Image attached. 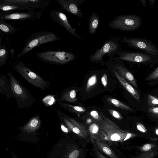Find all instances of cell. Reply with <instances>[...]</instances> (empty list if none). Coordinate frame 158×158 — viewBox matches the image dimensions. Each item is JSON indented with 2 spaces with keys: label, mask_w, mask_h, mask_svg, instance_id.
Segmentation results:
<instances>
[{
  "label": "cell",
  "mask_w": 158,
  "mask_h": 158,
  "mask_svg": "<svg viewBox=\"0 0 158 158\" xmlns=\"http://www.w3.org/2000/svg\"><path fill=\"white\" fill-rule=\"evenodd\" d=\"M102 119L99 121L98 126L105 139L110 142L123 141L128 132L121 130L115 123L104 115H102Z\"/></svg>",
  "instance_id": "cell-1"
},
{
  "label": "cell",
  "mask_w": 158,
  "mask_h": 158,
  "mask_svg": "<svg viewBox=\"0 0 158 158\" xmlns=\"http://www.w3.org/2000/svg\"><path fill=\"white\" fill-rule=\"evenodd\" d=\"M142 24L141 17L136 15H121L117 16L108 24L112 29L123 31H131L138 29Z\"/></svg>",
  "instance_id": "cell-2"
},
{
  "label": "cell",
  "mask_w": 158,
  "mask_h": 158,
  "mask_svg": "<svg viewBox=\"0 0 158 158\" xmlns=\"http://www.w3.org/2000/svg\"><path fill=\"white\" fill-rule=\"evenodd\" d=\"M61 38L52 32L47 31L35 33L27 40L22 52L17 56V58L25 55L35 47L43 44L60 40Z\"/></svg>",
  "instance_id": "cell-3"
},
{
  "label": "cell",
  "mask_w": 158,
  "mask_h": 158,
  "mask_svg": "<svg viewBox=\"0 0 158 158\" xmlns=\"http://www.w3.org/2000/svg\"><path fill=\"white\" fill-rule=\"evenodd\" d=\"M36 55L44 62L58 64H66L75 60L77 57L75 55L71 52L55 50L39 52Z\"/></svg>",
  "instance_id": "cell-4"
},
{
  "label": "cell",
  "mask_w": 158,
  "mask_h": 158,
  "mask_svg": "<svg viewBox=\"0 0 158 158\" xmlns=\"http://www.w3.org/2000/svg\"><path fill=\"white\" fill-rule=\"evenodd\" d=\"M121 45L117 40L112 39L106 40L99 49H97L93 54L90 55L89 59L93 63H103V57L107 55L109 58H113L121 51Z\"/></svg>",
  "instance_id": "cell-5"
},
{
  "label": "cell",
  "mask_w": 158,
  "mask_h": 158,
  "mask_svg": "<svg viewBox=\"0 0 158 158\" xmlns=\"http://www.w3.org/2000/svg\"><path fill=\"white\" fill-rule=\"evenodd\" d=\"M14 69L29 83L36 87L44 90L49 85L48 82L44 80L20 61H17Z\"/></svg>",
  "instance_id": "cell-6"
},
{
  "label": "cell",
  "mask_w": 158,
  "mask_h": 158,
  "mask_svg": "<svg viewBox=\"0 0 158 158\" xmlns=\"http://www.w3.org/2000/svg\"><path fill=\"white\" fill-rule=\"evenodd\" d=\"M121 42L126 43L129 47L158 56V48L146 39L124 37L121 40Z\"/></svg>",
  "instance_id": "cell-7"
},
{
  "label": "cell",
  "mask_w": 158,
  "mask_h": 158,
  "mask_svg": "<svg viewBox=\"0 0 158 158\" xmlns=\"http://www.w3.org/2000/svg\"><path fill=\"white\" fill-rule=\"evenodd\" d=\"M117 54L118 56L109 58V61L118 60L134 63H144L149 61L152 59L150 55L140 52H131L121 50Z\"/></svg>",
  "instance_id": "cell-8"
},
{
  "label": "cell",
  "mask_w": 158,
  "mask_h": 158,
  "mask_svg": "<svg viewBox=\"0 0 158 158\" xmlns=\"http://www.w3.org/2000/svg\"><path fill=\"white\" fill-rule=\"evenodd\" d=\"M41 11L36 10L24 12H6L0 13V20H35L41 15Z\"/></svg>",
  "instance_id": "cell-9"
},
{
  "label": "cell",
  "mask_w": 158,
  "mask_h": 158,
  "mask_svg": "<svg viewBox=\"0 0 158 158\" xmlns=\"http://www.w3.org/2000/svg\"><path fill=\"white\" fill-rule=\"evenodd\" d=\"M50 16L52 19L61 25L68 32L75 37L83 40L75 32V29L69 23L66 15L62 12L56 10L50 11Z\"/></svg>",
  "instance_id": "cell-10"
},
{
  "label": "cell",
  "mask_w": 158,
  "mask_h": 158,
  "mask_svg": "<svg viewBox=\"0 0 158 158\" xmlns=\"http://www.w3.org/2000/svg\"><path fill=\"white\" fill-rule=\"evenodd\" d=\"M86 0H57L61 8L67 12L81 18L83 15L80 6Z\"/></svg>",
  "instance_id": "cell-11"
},
{
  "label": "cell",
  "mask_w": 158,
  "mask_h": 158,
  "mask_svg": "<svg viewBox=\"0 0 158 158\" xmlns=\"http://www.w3.org/2000/svg\"><path fill=\"white\" fill-rule=\"evenodd\" d=\"M8 74L13 93L18 100L23 102H25L29 98L26 90L11 73H8Z\"/></svg>",
  "instance_id": "cell-12"
},
{
  "label": "cell",
  "mask_w": 158,
  "mask_h": 158,
  "mask_svg": "<svg viewBox=\"0 0 158 158\" xmlns=\"http://www.w3.org/2000/svg\"><path fill=\"white\" fill-rule=\"evenodd\" d=\"M64 121L70 131L81 138L85 139L87 137L88 131L81 123L71 118H65Z\"/></svg>",
  "instance_id": "cell-13"
},
{
  "label": "cell",
  "mask_w": 158,
  "mask_h": 158,
  "mask_svg": "<svg viewBox=\"0 0 158 158\" xmlns=\"http://www.w3.org/2000/svg\"><path fill=\"white\" fill-rule=\"evenodd\" d=\"M9 3L23 5L33 10L44 9L49 4L50 0H5Z\"/></svg>",
  "instance_id": "cell-14"
},
{
  "label": "cell",
  "mask_w": 158,
  "mask_h": 158,
  "mask_svg": "<svg viewBox=\"0 0 158 158\" xmlns=\"http://www.w3.org/2000/svg\"><path fill=\"white\" fill-rule=\"evenodd\" d=\"M114 61L115 62L113 67L125 80L135 87L138 88V85L133 75L124 66L118 64L117 61Z\"/></svg>",
  "instance_id": "cell-15"
},
{
  "label": "cell",
  "mask_w": 158,
  "mask_h": 158,
  "mask_svg": "<svg viewBox=\"0 0 158 158\" xmlns=\"http://www.w3.org/2000/svg\"><path fill=\"white\" fill-rule=\"evenodd\" d=\"M91 138L95 148L110 158H117L112 150L102 139L96 137H91Z\"/></svg>",
  "instance_id": "cell-16"
},
{
  "label": "cell",
  "mask_w": 158,
  "mask_h": 158,
  "mask_svg": "<svg viewBox=\"0 0 158 158\" xmlns=\"http://www.w3.org/2000/svg\"><path fill=\"white\" fill-rule=\"evenodd\" d=\"M112 71L121 85L138 102L140 101V96L137 91L127 81L125 80L113 67Z\"/></svg>",
  "instance_id": "cell-17"
},
{
  "label": "cell",
  "mask_w": 158,
  "mask_h": 158,
  "mask_svg": "<svg viewBox=\"0 0 158 158\" xmlns=\"http://www.w3.org/2000/svg\"><path fill=\"white\" fill-rule=\"evenodd\" d=\"M0 10L1 13L10 12L18 10L33 11L23 5L9 3L5 0H0Z\"/></svg>",
  "instance_id": "cell-18"
},
{
  "label": "cell",
  "mask_w": 158,
  "mask_h": 158,
  "mask_svg": "<svg viewBox=\"0 0 158 158\" xmlns=\"http://www.w3.org/2000/svg\"><path fill=\"white\" fill-rule=\"evenodd\" d=\"M41 123L40 117L36 115L31 118L28 123L21 128V130L27 133L31 134L40 128Z\"/></svg>",
  "instance_id": "cell-19"
},
{
  "label": "cell",
  "mask_w": 158,
  "mask_h": 158,
  "mask_svg": "<svg viewBox=\"0 0 158 158\" xmlns=\"http://www.w3.org/2000/svg\"><path fill=\"white\" fill-rule=\"evenodd\" d=\"M99 22V17L95 12L91 14L88 24L89 33L93 35L95 34L98 28Z\"/></svg>",
  "instance_id": "cell-20"
},
{
  "label": "cell",
  "mask_w": 158,
  "mask_h": 158,
  "mask_svg": "<svg viewBox=\"0 0 158 158\" xmlns=\"http://www.w3.org/2000/svg\"><path fill=\"white\" fill-rule=\"evenodd\" d=\"M62 101H66L70 103H74L77 101L76 97V90L71 89L65 92L61 96Z\"/></svg>",
  "instance_id": "cell-21"
},
{
  "label": "cell",
  "mask_w": 158,
  "mask_h": 158,
  "mask_svg": "<svg viewBox=\"0 0 158 158\" xmlns=\"http://www.w3.org/2000/svg\"><path fill=\"white\" fill-rule=\"evenodd\" d=\"M0 30L5 34H13L18 30V29L5 21L0 20Z\"/></svg>",
  "instance_id": "cell-22"
},
{
  "label": "cell",
  "mask_w": 158,
  "mask_h": 158,
  "mask_svg": "<svg viewBox=\"0 0 158 158\" xmlns=\"http://www.w3.org/2000/svg\"><path fill=\"white\" fill-rule=\"evenodd\" d=\"M89 131L91 137H96L102 140L105 139L104 135L102 134L98 125L96 123L91 124L89 127Z\"/></svg>",
  "instance_id": "cell-23"
},
{
  "label": "cell",
  "mask_w": 158,
  "mask_h": 158,
  "mask_svg": "<svg viewBox=\"0 0 158 158\" xmlns=\"http://www.w3.org/2000/svg\"><path fill=\"white\" fill-rule=\"evenodd\" d=\"M62 106L68 111L76 114H81L86 111L83 107L74 106L64 103H61Z\"/></svg>",
  "instance_id": "cell-24"
},
{
  "label": "cell",
  "mask_w": 158,
  "mask_h": 158,
  "mask_svg": "<svg viewBox=\"0 0 158 158\" xmlns=\"http://www.w3.org/2000/svg\"><path fill=\"white\" fill-rule=\"evenodd\" d=\"M106 100L109 103L115 107L131 111L132 110L130 107L117 99L108 97L106 98Z\"/></svg>",
  "instance_id": "cell-25"
},
{
  "label": "cell",
  "mask_w": 158,
  "mask_h": 158,
  "mask_svg": "<svg viewBox=\"0 0 158 158\" xmlns=\"http://www.w3.org/2000/svg\"><path fill=\"white\" fill-rule=\"evenodd\" d=\"M9 57V53L5 45H3L0 47V66H1L6 62Z\"/></svg>",
  "instance_id": "cell-26"
},
{
  "label": "cell",
  "mask_w": 158,
  "mask_h": 158,
  "mask_svg": "<svg viewBox=\"0 0 158 158\" xmlns=\"http://www.w3.org/2000/svg\"><path fill=\"white\" fill-rule=\"evenodd\" d=\"M97 82V76L96 74L91 76L88 79L86 85V91H89L93 89Z\"/></svg>",
  "instance_id": "cell-27"
},
{
  "label": "cell",
  "mask_w": 158,
  "mask_h": 158,
  "mask_svg": "<svg viewBox=\"0 0 158 158\" xmlns=\"http://www.w3.org/2000/svg\"><path fill=\"white\" fill-rule=\"evenodd\" d=\"M147 103L148 106L152 107L158 106V98L152 95H148Z\"/></svg>",
  "instance_id": "cell-28"
},
{
  "label": "cell",
  "mask_w": 158,
  "mask_h": 158,
  "mask_svg": "<svg viewBox=\"0 0 158 158\" xmlns=\"http://www.w3.org/2000/svg\"><path fill=\"white\" fill-rule=\"evenodd\" d=\"M158 79V67L151 74H150L146 79V81L154 80Z\"/></svg>",
  "instance_id": "cell-29"
},
{
  "label": "cell",
  "mask_w": 158,
  "mask_h": 158,
  "mask_svg": "<svg viewBox=\"0 0 158 158\" xmlns=\"http://www.w3.org/2000/svg\"><path fill=\"white\" fill-rule=\"evenodd\" d=\"M109 112L114 118L118 120H121L123 119V116L117 111L113 109H108Z\"/></svg>",
  "instance_id": "cell-30"
},
{
  "label": "cell",
  "mask_w": 158,
  "mask_h": 158,
  "mask_svg": "<svg viewBox=\"0 0 158 158\" xmlns=\"http://www.w3.org/2000/svg\"><path fill=\"white\" fill-rule=\"evenodd\" d=\"M90 114L93 119L98 121H100L102 119V117H100L97 111L92 110L90 112Z\"/></svg>",
  "instance_id": "cell-31"
},
{
  "label": "cell",
  "mask_w": 158,
  "mask_h": 158,
  "mask_svg": "<svg viewBox=\"0 0 158 158\" xmlns=\"http://www.w3.org/2000/svg\"><path fill=\"white\" fill-rule=\"evenodd\" d=\"M148 111V112L158 117V107H152L149 108Z\"/></svg>",
  "instance_id": "cell-32"
},
{
  "label": "cell",
  "mask_w": 158,
  "mask_h": 158,
  "mask_svg": "<svg viewBox=\"0 0 158 158\" xmlns=\"http://www.w3.org/2000/svg\"><path fill=\"white\" fill-rule=\"evenodd\" d=\"M136 127L139 131L143 133H145L147 132V130L144 125L141 123H137Z\"/></svg>",
  "instance_id": "cell-33"
},
{
  "label": "cell",
  "mask_w": 158,
  "mask_h": 158,
  "mask_svg": "<svg viewBox=\"0 0 158 158\" xmlns=\"http://www.w3.org/2000/svg\"><path fill=\"white\" fill-rule=\"evenodd\" d=\"M79 154L77 150H75L73 151L69 155V158H77Z\"/></svg>",
  "instance_id": "cell-34"
},
{
  "label": "cell",
  "mask_w": 158,
  "mask_h": 158,
  "mask_svg": "<svg viewBox=\"0 0 158 158\" xmlns=\"http://www.w3.org/2000/svg\"><path fill=\"white\" fill-rule=\"evenodd\" d=\"M101 82L104 87H106L107 84V76L106 73L103 74L101 78Z\"/></svg>",
  "instance_id": "cell-35"
},
{
  "label": "cell",
  "mask_w": 158,
  "mask_h": 158,
  "mask_svg": "<svg viewBox=\"0 0 158 158\" xmlns=\"http://www.w3.org/2000/svg\"><path fill=\"white\" fill-rule=\"evenodd\" d=\"M152 145L149 143H147L144 145L142 148L143 150L144 151H149L152 148Z\"/></svg>",
  "instance_id": "cell-36"
},
{
  "label": "cell",
  "mask_w": 158,
  "mask_h": 158,
  "mask_svg": "<svg viewBox=\"0 0 158 158\" xmlns=\"http://www.w3.org/2000/svg\"><path fill=\"white\" fill-rule=\"evenodd\" d=\"M94 153L98 158H107L103 156L97 150L96 148H94Z\"/></svg>",
  "instance_id": "cell-37"
},
{
  "label": "cell",
  "mask_w": 158,
  "mask_h": 158,
  "mask_svg": "<svg viewBox=\"0 0 158 158\" xmlns=\"http://www.w3.org/2000/svg\"><path fill=\"white\" fill-rule=\"evenodd\" d=\"M61 129L63 131L65 132L68 133L69 132V130L67 128L64 127L63 125H62L61 126Z\"/></svg>",
  "instance_id": "cell-38"
},
{
  "label": "cell",
  "mask_w": 158,
  "mask_h": 158,
  "mask_svg": "<svg viewBox=\"0 0 158 158\" xmlns=\"http://www.w3.org/2000/svg\"><path fill=\"white\" fill-rule=\"evenodd\" d=\"M132 134L131 133H128L126 138L124 139L123 141H125L127 140V139L130 138L132 136Z\"/></svg>",
  "instance_id": "cell-39"
},
{
  "label": "cell",
  "mask_w": 158,
  "mask_h": 158,
  "mask_svg": "<svg viewBox=\"0 0 158 158\" xmlns=\"http://www.w3.org/2000/svg\"><path fill=\"white\" fill-rule=\"evenodd\" d=\"M141 2L142 5L145 7H146V2L145 0H140Z\"/></svg>",
  "instance_id": "cell-40"
},
{
  "label": "cell",
  "mask_w": 158,
  "mask_h": 158,
  "mask_svg": "<svg viewBox=\"0 0 158 158\" xmlns=\"http://www.w3.org/2000/svg\"><path fill=\"white\" fill-rule=\"evenodd\" d=\"M155 1V0H149V3L150 5L152 7H153L154 3Z\"/></svg>",
  "instance_id": "cell-41"
},
{
  "label": "cell",
  "mask_w": 158,
  "mask_h": 158,
  "mask_svg": "<svg viewBox=\"0 0 158 158\" xmlns=\"http://www.w3.org/2000/svg\"><path fill=\"white\" fill-rule=\"evenodd\" d=\"M156 134L157 135H158V128L156 129Z\"/></svg>",
  "instance_id": "cell-42"
}]
</instances>
